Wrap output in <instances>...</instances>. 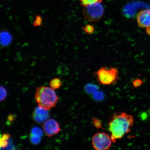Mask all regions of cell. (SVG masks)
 I'll use <instances>...</instances> for the list:
<instances>
[{"mask_svg":"<svg viewBox=\"0 0 150 150\" xmlns=\"http://www.w3.org/2000/svg\"><path fill=\"white\" fill-rule=\"evenodd\" d=\"M134 123L132 115L121 112L114 114L108 124V130L111 134L112 142L115 143L131 131Z\"/></svg>","mask_w":150,"mask_h":150,"instance_id":"6da1fadb","label":"cell"},{"mask_svg":"<svg viewBox=\"0 0 150 150\" xmlns=\"http://www.w3.org/2000/svg\"><path fill=\"white\" fill-rule=\"evenodd\" d=\"M35 98L38 106L47 110L55 107L59 98L51 88H37Z\"/></svg>","mask_w":150,"mask_h":150,"instance_id":"7a4b0ae2","label":"cell"},{"mask_svg":"<svg viewBox=\"0 0 150 150\" xmlns=\"http://www.w3.org/2000/svg\"><path fill=\"white\" fill-rule=\"evenodd\" d=\"M119 71L117 67H102L95 73L97 81L102 85H112L119 79Z\"/></svg>","mask_w":150,"mask_h":150,"instance_id":"3957f363","label":"cell"},{"mask_svg":"<svg viewBox=\"0 0 150 150\" xmlns=\"http://www.w3.org/2000/svg\"><path fill=\"white\" fill-rule=\"evenodd\" d=\"M104 9L99 3L92 4L84 6L83 13L84 18L90 22L98 21L104 15Z\"/></svg>","mask_w":150,"mask_h":150,"instance_id":"277c9868","label":"cell"},{"mask_svg":"<svg viewBox=\"0 0 150 150\" xmlns=\"http://www.w3.org/2000/svg\"><path fill=\"white\" fill-rule=\"evenodd\" d=\"M91 142L93 148L96 150L109 149L113 142L111 137L104 132L95 134L92 139Z\"/></svg>","mask_w":150,"mask_h":150,"instance_id":"5b68a950","label":"cell"},{"mask_svg":"<svg viewBox=\"0 0 150 150\" xmlns=\"http://www.w3.org/2000/svg\"><path fill=\"white\" fill-rule=\"evenodd\" d=\"M42 129L48 137L55 135L61 131L59 123L54 119H49L45 122L43 125Z\"/></svg>","mask_w":150,"mask_h":150,"instance_id":"8992f818","label":"cell"},{"mask_svg":"<svg viewBox=\"0 0 150 150\" xmlns=\"http://www.w3.org/2000/svg\"><path fill=\"white\" fill-rule=\"evenodd\" d=\"M50 117V113L48 110L40 107L35 108L33 114V121L35 122L40 123L45 122Z\"/></svg>","mask_w":150,"mask_h":150,"instance_id":"52a82bcc","label":"cell"},{"mask_svg":"<svg viewBox=\"0 0 150 150\" xmlns=\"http://www.w3.org/2000/svg\"><path fill=\"white\" fill-rule=\"evenodd\" d=\"M139 26L141 28L150 27V9H146L140 11L137 16Z\"/></svg>","mask_w":150,"mask_h":150,"instance_id":"ba28073f","label":"cell"},{"mask_svg":"<svg viewBox=\"0 0 150 150\" xmlns=\"http://www.w3.org/2000/svg\"><path fill=\"white\" fill-rule=\"evenodd\" d=\"M49 85L52 89H59L62 85L61 80L59 78L54 79L50 81Z\"/></svg>","mask_w":150,"mask_h":150,"instance_id":"9c48e42d","label":"cell"},{"mask_svg":"<svg viewBox=\"0 0 150 150\" xmlns=\"http://www.w3.org/2000/svg\"><path fill=\"white\" fill-rule=\"evenodd\" d=\"M33 135L42 137V131L40 127H33L31 129V134Z\"/></svg>","mask_w":150,"mask_h":150,"instance_id":"30bf717a","label":"cell"},{"mask_svg":"<svg viewBox=\"0 0 150 150\" xmlns=\"http://www.w3.org/2000/svg\"><path fill=\"white\" fill-rule=\"evenodd\" d=\"M81 4L83 6L87 5L92 4L99 3H100L103 0H79Z\"/></svg>","mask_w":150,"mask_h":150,"instance_id":"8fae6325","label":"cell"},{"mask_svg":"<svg viewBox=\"0 0 150 150\" xmlns=\"http://www.w3.org/2000/svg\"><path fill=\"white\" fill-rule=\"evenodd\" d=\"M30 140L31 143L34 145H38L40 143L41 140H42V137L33 136L30 134Z\"/></svg>","mask_w":150,"mask_h":150,"instance_id":"7c38bea8","label":"cell"},{"mask_svg":"<svg viewBox=\"0 0 150 150\" xmlns=\"http://www.w3.org/2000/svg\"><path fill=\"white\" fill-rule=\"evenodd\" d=\"M83 30L86 33L91 34L93 33L94 31L95 28L93 25H91V24H87L83 27Z\"/></svg>","mask_w":150,"mask_h":150,"instance_id":"4fadbf2b","label":"cell"},{"mask_svg":"<svg viewBox=\"0 0 150 150\" xmlns=\"http://www.w3.org/2000/svg\"><path fill=\"white\" fill-rule=\"evenodd\" d=\"M0 93H1V96H0V100L1 102L5 100L7 96V91L6 89L4 87L2 86H1L0 88Z\"/></svg>","mask_w":150,"mask_h":150,"instance_id":"5bb4252c","label":"cell"},{"mask_svg":"<svg viewBox=\"0 0 150 150\" xmlns=\"http://www.w3.org/2000/svg\"><path fill=\"white\" fill-rule=\"evenodd\" d=\"M92 118L94 126L97 129L102 128V123L100 120L96 118Z\"/></svg>","mask_w":150,"mask_h":150,"instance_id":"9a60e30c","label":"cell"},{"mask_svg":"<svg viewBox=\"0 0 150 150\" xmlns=\"http://www.w3.org/2000/svg\"><path fill=\"white\" fill-rule=\"evenodd\" d=\"M143 82V81L141 80L140 79H137L133 81L132 82L133 86L134 87L138 88L141 86Z\"/></svg>","mask_w":150,"mask_h":150,"instance_id":"2e32d148","label":"cell"},{"mask_svg":"<svg viewBox=\"0 0 150 150\" xmlns=\"http://www.w3.org/2000/svg\"><path fill=\"white\" fill-rule=\"evenodd\" d=\"M8 145V140L1 139L0 146L1 148H5L7 147Z\"/></svg>","mask_w":150,"mask_h":150,"instance_id":"e0dca14e","label":"cell"},{"mask_svg":"<svg viewBox=\"0 0 150 150\" xmlns=\"http://www.w3.org/2000/svg\"><path fill=\"white\" fill-rule=\"evenodd\" d=\"M15 118V116L11 114V115H9L8 117H7V122L8 123V125L11 124V123H12V122L14 121Z\"/></svg>","mask_w":150,"mask_h":150,"instance_id":"ac0fdd59","label":"cell"},{"mask_svg":"<svg viewBox=\"0 0 150 150\" xmlns=\"http://www.w3.org/2000/svg\"><path fill=\"white\" fill-rule=\"evenodd\" d=\"M42 22V18L40 16H37L36 20H35L34 23V25L35 26H38L40 25Z\"/></svg>","mask_w":150,"mask_h":150,"instance_id":"d6986e66","label":"cell"},{"mask_svg":"<svg viewBox=\"0 0 150 150\" xmlns=\"http://www.w3.org/2000/svg\"><path fill=\"white\" fill-rule=\"evenodd\" d=\"M11 137L10 134H4L1 136V139L8 140L9 138Z\"/></svg>","mask_w":150,"mask_h":150,"instance_id":"ffe728a7","label":"cell"},{"mask_svg":"<svg viewBox=\"0 0 150 150\" xmlns=\"http://www.w3.org/2000/svg\"><path fill=\"white\" fill-rule=\"evenodd\" d=\"M141 117L142 120H145L147 119L148 115L145 112H144L142 114Z\"/></svg>","mask_w":150,"mask_h":150,"instance_id":"44dd1931","label":"cell"},{"mask_svg":"<svg viewBox=\"0 0 150 150\" xmlns=\"http://www.w3.org/2000/svg\"><path fill=\"white\" fill-rule=\"evenodd\" d=\"M146 32L148 35H150V27L146 28Z\"/></svg>","mask_w":150,"mask_h":150,"instance_id":"7402d4cb","label":"cell"}]
</instances>
